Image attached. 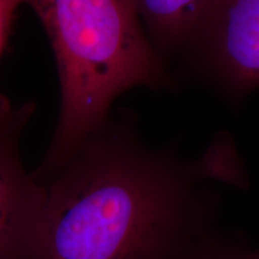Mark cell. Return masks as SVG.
<instances>
[{"instance_id":"1","label":"cell","mask_w":259,"mask_h":259,"mask_svg":"<svg viewBox=\"0 0 259 259\" xmlns=\"http://www.w3.org/2000/svg\"><path fill=\"white\" fill-rule=\"evenodd\" d=\"M208 180L244 181L229 144L184 161L107 119L45 184L34 259H181L216 227Z\"/></svg>"},{"instance_id":"2","label":"cell","mask_w":259,"mask_h":259,"mask_svg":"<svg viewBox=\"0 0 259 259\" xmlns=\"http://www.w3.org/2000/svg\"><path fill=\"white\" fill-rule=\"evenodd\" d=\"M50 37L61 108L46 156L32 177L45 185L93 131L112 102L139 85L160 87L167 74L135 0H24Z\"/></svg>"},{"instance_id":"3","label":"cell","mask_w":259,"mask_h":259,"mask_svg":"<svg viewBox=\"0 0 259 259\" xmlns=\"http://www.w3.org/2000/svg\"><path fill=\"white\" fill-rule=\"evenodd\" d=\"M34 112L32 103L12 107L0 126V259H34L46 189L25 169L22 132Z\"/></svg>"},{"instance_id":"4","label":"cell","mask_w":259,"mask_h":259,"mask_svg":"<svg viewBox=\"0 0 259 259\" xmlns=\"http://www.w3.org/2000/svg\"><path fill=\"white\" fill-rule=\"evenodd\" d=\"M197 40L229 88L259 85V0H219Z\"/></svg>"},{"instance_id":"5","label":"cell","mask_w":259,"mask_h":259,"mask_svg":"<svg viewBox=\"0 0 259 259\" xmlns=\"http://www.w3.org/2000/svg\"><path fill=\"white\" fill-rule=\"evenodd\" d=\"M157 51H176L197 40L219 0H135Z\"/></svg>"},{"instance_id":"6","label":"cell","mask_w":259,"mask_h":259,"mask_svg":"<svg viewBox=\"0 0 259 259\" xmlns=\"http://www.w3.org/2000/svg\"><path fill=\"white\" fill-rule=\"evenodd\" d=\"M181 259H259V250H252L242 239L226 234L215 227Z\"/></svg>"},{"instance_id":"7","label":"cell","mask_w":259,"mask_h":259,"mask_svg":"<svg viewBox=\"0 0 259 259\" xmlns=\"http://www.w3.org/2000/svg\"><path fill=\"white\" fill-rule=\"evenodd\" d=\"M22 4H24V0H0V59L8 44L16 11ZM12 107L9 101L0 97V126L8 118Z\"/></svg>"}]
</instances>
